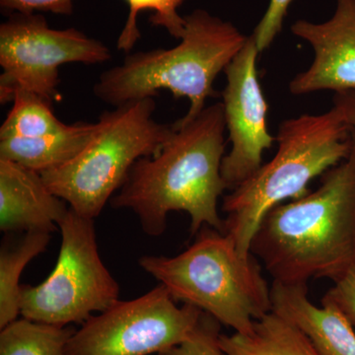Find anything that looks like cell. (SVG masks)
Segmentation results:
<instances>
[{
	"instance_id": "7c38bea8",
	"label": "cell",
	"mask_w": 355,
	"mask_h": 355,
	"mask_svg": "<svg viewBox=\"0 0 355 355\" xmlns=\"http://www.w3.org/2000/svg\"><path fill=\"white\" fill-rule=\"evenodd\" d=\"M40 173L0 159V230L4 233L55 232L69 212Z\"/></svg>"
},
{
	"instance_id": "6da1fadb",
	"label": "cell",
	"mask_w": 355,
	"mask_h": 355,
	"mask_svg": "<svg viewBox=\"0 0 355 355\" xmlns=\"http://www.w3.org/2000/svg\"><path fill=\"white\" fill-rule=\"evenodd\" d=\"M225 130L222 102L205 107L195 120L175 128L157 154L133 165L112 207L132 210L153 237L164 233L171 211L190 216L191 235L205 226L223 233L218 200L227 190L221 175Z\"/></svg>"
},
{
	"instance_id": "9c48e42d",
	"label": "cell",
	"mask_w": 355,
	"mask_h": 355,
	"mask_svg": "<svg viewBox=\"0 0 355 355\" xmlns=\"http://www.w3.org/2000/svg\"><path fill=\"white\" fill-rule=\"evenodd\" d=\"M202 313L179 307L160 284L89 318L70 338L67 355H159L187 340Z\"/></svg>"
},
{
	"instance_id": "30bf717a",
	"label": "cell",
	"mask_w": 355,
	"mask_h": 355,
	"mask_svg": "<svg viewBox=\"0 0 355 355\" xmlns=\"http://www.w3.org/2000/svg\"><path fill=\"white\" fill-rule=\"evenodd\" d=\"M259 55L260 51L251 35L224 70L226 85L222 92V104L232 146L222 160L221 175L230 191L244 183L263 165V151L275 141L268 130V105L257 69Z\"/></svg>"
},
{
	"instance_id": "7a4b0ae2",
	"label": "cell",
	"mask_w": 355,
	"mask_h": 355,
	"mask_svg": "<svg viewBox=\"0 0 355 355\" xmlns=\"http://www.w3.org/2000/svg\"><path fill=\"white\" fill-rule=\"evenodd\" d=\"M340 164L324 173L316 191L280 203L261 220L252 241L273 282H335L355 266V132Z\"/></svg>"
},
{
	"instance_id": "3957f363",
	"label": "cell",
	"mask_w": 355,
	"mask_h": 355,
	"mask_svg": "<svg viewBox=\"0 0 355 355\" xmlns=\"http://www.w3.org/2000/svg\"><path fill=\"white\" fill-rule=\"evenodd\" d=\"M180 44L128 53L120 65L103 72L93 87L100 101L118 107L132 100L154 98L169 90L175 98H188L190 109L173 123L183 127L202 113L205 101L216 97L214 83L246 44L248 37L228 21L203 9L184 17Z\"/></svg>"
},
{
	"instance_id": "4fadbf2b",
	"label": "cell",
	"mask_w": 355,
	"mask_h": 355,
	"mask_svg": "<svg viewBox=\"0 0 355 355\" xmlns=\"http://www.w3.org/2000/svg\"><path fill=\"white\" fill-rule=\"evenodd\" d=\"M272 311L302 331L321 355H355V331L334 303L322 299V307L308 298L307 284L273 282Z\"/></svg>"
},
{
	"instance_id": "52a82bcc",
	"label": "cell",
	"mask_w": 355,
	"mask_h": 355,
	"mask_svg": "<svg viewBox=\"0 0 355 355\" xmlns=\"http://www.w3.org/2000/svg\"><path fill=\"white\" fill-rule=\"evenodd\" d=\"M58 228L62 245L57 265L42 284L22 286L20 315L55 326L83 324L93 313L120 300V287L100 257L94 219L69 207Z\"/></svg>"
},
{
	"instance_id": "9a60e30c",
	"label": "cell",
	"mask_w": 355,
	"mask_h": 355,
	"mask_svg": "<svg viewBox=\"0 0 355 355\" xmlns=\"http://www.w3.org/2000/svg\"><path fill=\"white\" fill-rule=\"evenodd\" d=\"M226 355H321L291 322L268 312L254 321L250 333L219 336Z\"/></svg>"
},
{
	"instance_id": "ba28073f",
	"label": "cell",
	"mask_w": 355,
	"mask_h": 355,
	"mask_svg": "<svg viewBox=\"0 0 355 355\" xmlns=\"http://www.w3.org/2000/svg\"><path fill=\"white\" fill-rule=\"evenodd\" d=\"M106 44L76 28L58 30L38 13H11L0 25V102H12L17 91L60 102V67L99 64L111 60Z\"/></svg>"
},
{
	"instance_id": "8992f818",
	"label": "cell",
	"mask_w": 355,
	"mask_h": 355,
	"mask_svg": "<svg viewBox=\"0 0 355 355\" xmlns=\"http://www.w3.org/2000/svg\"><path fill=\"white\" fill-rule=\"evenodd\" d=\"M154 98L132 100L100 116L99 130L69 163L42 173L51 193L79 216L95 219L120 190L133 165L159 153L174 125L153 119Z\"/></svg>"
},
{
	"instance_id": "5bb4252c",
	"label": "cell",
	"mask_w": 355,
	"mask_h": 355,
	"mask_svg": "<svg viewBox=\"0 0 355 355\" xmlns=\"http://www.w3.org/2000/svg\"><path fill=\"white\" fill-rule=\"evenodd\" d=\"M99 123L67 125L57 132L38 137L0 140V159L13 161L42 174L76 159L94 139Z\"/></svg>"
},
{
	"instance_id": "2e32d148",
	"label": "cell",
	"mask_w": 355,
	"mask_h": 355,
	"mask_svg": "<svg viewBox=\"0 0 355 355\" xmlns=\"http://www.w3.org/2000/svg\"><path fill=\"white\" fill-rule=\"evenodd\" d=\"M51 233L26 232L13 244L3 245L0 252V329L20 315V277L26 266L44 253Z\"/></svg>"
},
{
	"instance_id": "ffe728a7",
	"label": "cell",
	"mask_w": 355,
	"mask_h": 355,
	"mask_svg": "<svg viewBox=\"0 0 355 355\" xmlns=\"http://www.w3.org/2000/svg\"><path fill=\"white\" fill-rule=\"evenodd\" d=\"M219 324L214 317L203 312L187 340L159 355H226L219 345Z\"/></svg>"
},
{
	"instance_id": "e0dca14e",
	"label": "cell",
	"mask_w": 355,
	"mask_h": 355,
	"mask_svg": "<svg viewBox=\"0 0 355 355\" xmlns=\"http://www.w3.org/2000/svg\"><path fill=\"white\" fill-rule=\"evenodd\" d=\"M73 327L40 323L21 318L0 331V355H67Z\"/></svg>"
},
{
	"instance_id": "d6986e66",
	"label": "cell",
	"mask_w": 355,
	"mask_h": 355,
	"mask_svg": "<svg viewBox=\"0 0 355 355\" xmlns=\"http://www.w3.org/2000/svg\"><path fill=\"white\" fill-rule=\"evenodd\" d=\"M128 8L127 22L121 30L116 49L128 53L132 50L135 44L141 38V34L137 26V18L144 10L153 11L154 14L149 18L151 24L156 27H163L172 37L181 39L184 30V17L178 12L179 7L184 0H125Z\"/></svg>"
},
{
	"instance_id": "277c9868",
	"label": "cell",
	"mask_w": 355,
	"mask_h": 355,
	"mask_svg": "<svg viewBox=\"0 0 355 355\" xmlns=\"http://www.w3.org/2000/svg\"><path fill=\"white\" fill-rule=\"evenodd\" d=\"M272 160L223 198L224 234L243 256L266 214L287 198L308 193V184L349 156L350 128L338 110L287 119L279 127Z\"/></svg>"
},
{
	"instance_id": "8fae6325",
	"label": "cell",
	"mask_w": 355,
	"mask_h": 355,
	"mask_svg": "<svg viewBox=\"0 0 355 355\" xmlns=\"http://www.w3.org/2000/svg\"><path fill=\"white\" fill-rule=\"evenodd\" d=\"M291 32L314 51L310 67L289 83L291 94L355 90V0H336L330 19L322 23L298 20Z\"/></svg>"
},
{
	"instance_id": "44dd1931",
	"label": "cell",
	"mask_w": 355,
	"mask_h": 355,
	"mask_svg": "<svg viewBox=\"0 0 355 355\" xmlns=\"http://www.w3.org/2000/svg\"><path fill=\"white\" fill-rule=\"evenodd\" d=\"M292 1L293 0H270L268 9L252 34L260 53L270 48L282 31Z\"/></svg>"
},
{
	"instance_id": "cb8c5ba5",
	"label": "cell",
	"mask_w": 355,
	"mask_h": 355,
	"mask_svg": "<svg viewBox=\"0 0 355 355\" xmlns=\"http://www.w3.org/2000/svg\"><path fill=\"white\" fill-rule=\"evenodd\" d=\"M334 108L338 110L350 130L355 132V90L336 93Z\"/></svg>"
},
{
	"instance_id": "ac0fdd59",
	"label": "cell",
	"mask_w": 355,
	"mask_h": 355,
	"mask_svg": "<svg viewBox=\"0 0 355 355\" xmlns=\"http://www.w3.org/2000/svg\"><path fill=\"white\" fill-rule=\"evenodd\" d=\"M12 102V108L0 128V140L38 137L67 127L53 113V104L39 95L17 91Z\"/></svg>"
},
{
	"instance_id": "603a6c76",
	"label": "cell",
	"mask_w": 355,
	"mask_h": 355,
	"mask_svg": "<svg viewBox=\"0 0 355 355\" xmlns=\"http://www.w3.org/2000/svg\"><path fill=\"white\" fill-rule=\"evenodd\" d=\"M0 6L10 13L51 12L58 15L73 13V0H0Z\"/></svg>"
},
{
	"instance_id": "5b68a950",
	"label": "cell",
	"mask_w": 355,
	"mask_h": 355,
	"mask_svg": "<svg viewBox=\"0 0 355 355\" xmlns=\"http://www.w3.org/2000/svg\"><path fill=\"white\" fill-rule=\"evenodd\" d=\"M176 257L144 256L139 266L181 301L247 334L272 311L270 287L253 254L243 256L230 238L205 226Z\"/></svg>"
},
{
	"instance_id": "7402d4cb",
	"label": "cell",
	"mask_w": 355,
	"mask_h": 355,
	"mask_svg": "<svg viewBox=\"0 0 355 355\" xmlns=\"http://www.w3.org/2000/svg\"><path fill=\"white\" fill-rule=\"evenodd\" d=\"M323 300L330 301L342 311L355 331V266L334 282Z\"/></svg>"
}]
</instances>
